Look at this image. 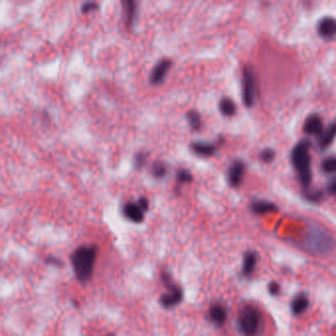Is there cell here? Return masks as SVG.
<instances>
[{
    "instance_id": "obj_1",
    "label": "cell",
    "mask_w": 336,
    "mask_h": 336,
    "mask_svg": "<svg viewBox=\"0 0 336 336\" xmlns=\"http://www.w3.org/2000/svg\"><path fill=\"white\" fill-rule=\"evenodd\" d=\"M311 142L307 139L299 141L291 152V162L298 174L301 185L309 189L312 180L311 173Z\"/></svg>"
},
{
    "instance_id": "obj_2",
    "label": "cell",
    "mask_w": 336,
    "mask_h": 336,
    "mask_svg": "<svg viewBox=\"0 0 336 336\" xmlns=\"http://www.w3.org/2000/svg\"><path fill=\"white\" fill-rule=\"evenodd\" d=\"M98 249L94 245L81 246L71 255V263L75 276L78 281L85 283L89 281L94 272V265Z\"/></svg>"
},
{
    "instance_id": "obj_3",
    "label": "cell",
    "mask_w": 336,
    "mask_h": 336,
    "mask_svg": "<svg viewBox=\"0 0 336 336\" xmlns=\"http://www.w3.org/2000/svg\"><path fill=\"white\" fill-rule=\"evenodd\" d=\"M239 328L243 335L256 336L262 328V313L254 306H246L239 315Z\"/></svg>"
},
{
    "instance_id": "obj_4",
    "label": "cell",
    "mask_w": 336,
    "mask_h": 336,
    "mask_svg": "<svg viewBox=\"0 0 336 336\" xmlns=\"http://www.w3.org/2000/svg\"><path fill=\"white\" fill-rule=\"evenodd\" d=\"M242 97L244 104L247 107H252L254 105L255 97H256L255 79H254V75L249 67L245 68L243 71Z\"/></svg>"
},
{
    "instance_id": "obj_5",
    "label": "cell",
    "mask_w": 336,
    "mask_h": 336,
    "mask_svg": "<svg viewBox=\"0 0 336 336\" xmlns=\"http://www.w3.org/2000/svg\"><path fill=\"white\" fill-rule=\"evenodd\" d=\"M168 292L163 294L160 297L159 302L165 309H172L174 306L179 305L184 299V292L180 287L173 284L171 286L167 287Z\"/></svg>"
},
{
    "instance_id": "obj_6",
    "label": "cell",
    "mask_w": 336,
    "mask_h": 336,
    "mask_svg": "<svg viewBox=\"0 0 336 336\" xmlns=\"http://www.w3.org/2000/svg\"><path fill=\"white\" fill-rule=\"evenodd\" d=\"M318 34L324 39H333L336 37V19L331 16H324L317 25Z\"/></svg>"
},
{
    "instance_id": "obj_7",
    "label": "cell",
    "mask_w": 336,
    "mask_h": 336,
    "mask_svg": "<svg viewBox=\"0 0 336 336\" xmlns=\"http://www.w3.org/2000/svg\"><path fill=\"white\" fill-rule=\"evenodd\" d=\"M309 248L318 249L319 251H326L332 245V240L321 231H311L308 239Z\"/></svg>"
},
{
    "instance_id": "obj_8",
    "label": "cell",
    "mask_w": 336,
    "mask_h": 336,
    "mask_svg": "<svg viewBox=\"0 0 336 336\" xmlns=\"http://www.w3.org/2000/svg\"><path fill=\"white\" fill-rule=\"evenodd\" d=\"M324 123L322 117L317 113H311L304 122L303 130L306 134L311 136H320L324 131Z\"/></svg>"
},
{
    "instance_id": "obj_9",
    "label": "cell",
    "mask_w": 336,
    "mask_h": 336,
    "mask_svg": "<svg viewBox=\"0 0 336 336\" xmlns=\"http://www.w3.org/2000/svg\"><path fill=\"white\" fill-rule=\"evenodd\" d=\"M246 167L245 164L241 160H236L231 164L228 170V182L230 186L233 187H239L245 175Z\"/></svg>"
},
{
    "instance_id": "obj_10",
    "label": "cell",
    "mask_w": 336,
    "mask_h": 336,
    "mask_svg": "<svg viewBox=\"0 0 336 336\" xmlns=\"http://www.w3.org/2000/svg\"><path fill=\"white\" fill-rule=\"evenodd\" d=\"M173 62L169 58H163L159 63L156 64V66L153 68L151 75H150V81L152 84H159L161 83L167 72L171 68Z\"/></svg>"
},
{
    "instance_id": "obj_11",
    "label": "cell",
    "mask_w": 336,
    "mask_h": 336,
    "mask_svg": "<svg viewBox=\"0 0 336 336\" xmlns=\"http://www.w3.org/2000/svg\"><path fill=\"white\" fill-rule=\"evenodd\" d=\"M144 212L137 202H127L123 207L124 215L134 223H141L144 220Z\"/></svg>"
},
{
    "instance_id": "obj_12",
    "label": "cell",
    "mask_w": 336,
    "mask_h": 336,
    "mask_svg": "<svg viewBox=\"0 0 336 336\" xmlns=\"http://www.w3.org/2000/svg\"><path fill=\"white\" fill-rule=\"evenodd\" d=\"M208 317L212 324L216 326H222L227 320V310L220 303L212 304L208 311Z\"/></svg>"
},
{
    "instance_id": "obj_13",
    "label": "cell",
    "mask_w": 336,
    "mask_h": 336,
    "mask_svg": "<svg viewBox=\"0 0 336 336\" xmlns=\"http://www.w3.org/2000/svg\"><path fill=\"white\" fill-rule=\"evenodd\" d=\"M336 138V122L327 125L322 132V134L318 137V143L322 149H325L330 146Z\"/></svg>"
},
{
    "instance_id": "obj_14",
    "label": "cell",
    "mask_w": 336,
    "mask_h": 336,
    "mask_svg": "<svg viewBox=\"0 0 336 336\" xmlns=\"http://www.w3.org/2000/svg\"><path fill=\"white\" fill-rule=\"evenodd\" d=\"M191 150L203 157H210L215 154L217 151V145L214 143H209V142H203V141H196L190 144Z\"/></svg>"
},
{
    "instance_id": "obj_15",
    "label": "cell",
    "mask_w": 336,
    "mask_h": 336,
    "mask_svg": "<svg viewBox=\"0 0 336 336\" xmlns=\"http://www.w3.org/2000/svg\"><path fill=\"white\" fill-rule=\"evenodd\" d=\"M250 209L254 214L264 215L267 213H273L278 210L273 202L267 200H254L250 203Z\"/></svg>"
},
{
    "instance_id": "obj_16",
    "label": "cell",
    "mask_w": 336,
    "mask_h": 336,
    "mask_svg": "<svg viewBox=\"0 0 336 336\" xmlns=\"http://www.w3.org/2000/svg\"><path fill=\"white\" fill-rule=\"evenodd\" d=\"M258 262V256L254 251H248L244 255L243 260V267H242V273L245 276H249L253 273L255 266Z\"/></svg>"
},
{
    "instance_id": "obj_17",
    "label": "cell",
    "mask_w": 336,
    "mask_h": 336,
    "mask_svg": "<svg viewBox=\"0 0 336 336\" xmlns=\"http://www.w3.org/2000/svg\"><path fill=\"white\" fill-rule=\"evenodd\" d=\"M309 305H310V301L308 299V297L304 294H299L292 301L291 309L294 314L299 315L307 311Z\"/></svg>"
},
{
    "instance_id": "obj_18",
    "label": "cell",
    "mask_w": 336,
    "mask_h": 336,
    "mask_svg": "<svg viewBox=\"0 0 336 336\" xmlns=\"http://www.w3.org/2000/svg\"><path fill=\"white\" fill-rule=\"evenodd\" d=\"M124 7V18L126 26L132 25L136 13V2L132 0H125L122 2Z\"/></svg>"
},
{
    "instance_id": "obj_19",
    "label": "cell",
    "mask_w": 336,
    "mask_h": 336,
    "mask_svg": "<svg viewBox=\"0 0 336 336\" xmlns=\"http://www.w3.org/2000/svg\"><path fill=\"white\" fill-rule=\"evenodd\" d=\"M219 110L225 116H232L236 112V104L232 99L224 97L219 102Z\"/></svg>"
},
{
    "instance_id": "obj_20",
    "label": "cell",
    "mask_w": 336,
    "mask_h": 336,
    "mask_svg": "<svg viewBox=\"0 0 336 336\" xmlns=\"http://www.w3.org/2000/svg\"><path fill=\"white\" fill-rule=\"evenodd\" d=\"M321 169L324 174H335L336 156L330 155V156L325 157L321 163Z\"/></svg>"
},
{
    "instance_id": "obj_21",
    "label": "cell",
    "mask_w": 336,
    "mask_h": 336,
    "mask_svg": "<svg viewBox=\"0 0 336 336\" xmlns=\"http://www.w3.org/2000/svg\"><path fill=\"white\" fill-rule=\"evenodd\" d=\"M187 118L188 124L192 129H194V130L200 129V126H201V116H200V112H196L194 110H190L187 112Z\"/></svg>"
},
{
    "instance_id": "obj_22",
    "label": "cell",
    "mask_w": 336,
    "mask_h": 336,
    "mask_svg": "<svg viewBox=\"0 0 336 336\" xmlns=\"http://www.w3.org/2000/svg\"><path fill=\"white\" fill-rule=\"evenodd\" d=\"M167 173V166L162 162L153 163L151 167V174L155 177H163Z\"/></svg>"
},
{
    "instance_id": "obj_23",
    "label": "cell",
    "mask_w": 336,
    "mask_h": 336,
    "mask_svg": "<svg viewBox=\"0 0 336 336\" xmlns=\"http://www.w3.org/2000/svg\"><path fill=\"white\" fill-rule=\"evenodd\" d=\"M192 174L186 169H181L176 172V180L180 183H190L192 181Z\"/></svg>"
},
{
    "instance_id": "obj_24",
    "label": "cell",
    "mask_w": 336,
    "mask_h": 336,
    "mask_svg": "<svg viewBox=\"0 0 336 336\" xmlns=\"http://www.w3.org/2000/svg\"><path fill=\"white\" fill-rule=\"evenodd\" d=\"M262 161L265 163L272 162L275 158V151L271 148H265L262 150L260 155Z\"/></svg>"
},
{
    "instance_id": "obj_25",
    "label": "cell",
    "mask_w": 336,
    "mask_h": 336,
    "mask_svg": "<svg viewBox=\"0 0 336 336\" xmlns=\"http://www.w3.org/2000/svg\"><path fill=\"white\" fill-rule=\"evenodd\" d=\"M147 157H148V153L147 152H144V151L139 152L136 156H135V167L136 168L143 167V165L145 164L146 160H147Z\"/></svg>"
},
{
    "instance_id": "obj_26",
    "label": "cell",
    "mask_w": 336,
    "mask_h": 336,
    "mask_svg": "<svg viewBox=\"0 0 336 336\" xmlns=\"http://www.w3.org/2000/svg\"><path fill=\"white\" fill-rule=\"evenodd\" d=\"M306 199L313 201V202L320 201L323 199V193H322V191H319V190H312L306 194Z\"/></svg>"
},
{
    "instance_id": "obj_27",
    "label": "cell",
    "mask_w": 336,
    "mask_h": 336,
    "mask_svg": "<svg viewBox=\"0 0 336 336\" xmlns=\"http://www.w3.org/2000/svg\"><path fill=\"white\" fill-rule=\"evenodd\" d=\"M98 8V3L96 2H86L81 6V11L83 13H87L91 10L97 9Z\"/></svg>"
},
{
    "instance_id": "obj_28",
    "label": "cell",
    "mask_w": 336,
    "mask_h": 336,
    "mask_svg": "<svg viewBox=\"0 0 336 336\" xmlns=\"http://www.w3.org/2000/svg\"><path fill=\"white\" fill-rule=\"evenodd\" d=\"M326 189H327L328 193H330L331 195H333V196H335L336 197V177L332 179V180L327 184Z\"/></svg>"
},
{
    "instance_id": "obj_29",
    "label": "cell",
    "mask_w": 336,
    "mask_h": 336,
    "mask_svg": "<svg viewBox=\"0 0 336 336\" xmlns=\"http://www.w3.org/2000/svg\"><path fill=\"white\" fill-rule=\"evenodd\" d=\"M268 291H269V293H270L271 295L276 296V295H278L279 292H280V286H279L276 282H271V283L269 284V286H268Z\"/></svg>"
},
{
    "instance_id": "obj_30",
    "label": "cell",
    "mask_w": 336,
    "mask_h": 336,
    "mask_svg": "<svg viewBox=\"0 0 336 336\" xmlns=\"http://www.w3.org/2000/svg\"><path fill=\"white\" fill-rule=\"evenodd\" d=\"M137 203L140 205V207L144 211H147L148 210V208H149V202H148V200H146V199L142 197V199H140V200L137 201Z\"/></svg>"
},
{
    "instance_id": "obj_31",
    "label": "cell",
    "mask_w": 336,
    "mask_h": 336,
    "mask_svg": "<svg viewBox=\"0 0 336 336\" xmlns=\"http://www.w3.org/2000/svg\"><path fill=\"white\" fill-rule=\"evenodd\" d=\"M47 262L48 263H52V264H55V265H57V264H62V262H61V260H58V259H56V258H51V256H50L48 260H47Z\"/></svg>"
},
{
    "instance_id": "obj_32",
    "label": "cell",
    "mask_w": 336,
    "mask_h": 336,
    "mask_svg": "<svg viewBox=\"0 0 336 336\" xmlns=\"http://www.w3.org/2000/svg\"><path fill=\"white\" fill-rule=\"evenodd\" d=\"M106 336H114V335H113V334H108V335H106Z\"/></svg>"
}]
</instances>
